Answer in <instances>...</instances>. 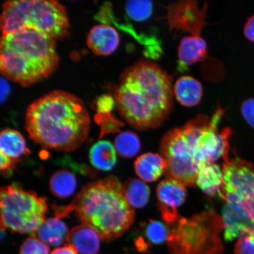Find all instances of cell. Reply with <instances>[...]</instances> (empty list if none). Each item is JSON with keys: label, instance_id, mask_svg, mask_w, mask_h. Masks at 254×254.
Returning <instances> with one entry per match:
<instances>
[{"label": "cell", "instance_id": "5bb4252c", "mask_svg": "<svg viewBox=\"0 0 254 254\" xmlns=\"http://www.w3.org/2000/svg\"><path fill=\"white\" fill-rule=\"evenodd\" d=\"M174 95L178 102L185 107H193L199 103L203 94L202 85L190 75L182 76L173 87Z\"/></svg>", "mask_w": 254, "mask_h": 254}, {"label": "cell", "instance_id": "4316f807", "mask_svg": "<svg viewBox=\"0 0 254 254\" xmlns=\"http://www.w3.org/2000/svg\"><path fill=\"white\" fill-rule=\"evenodd\" d=\"M126 11L129 17L136 21H143L150 17L152 11L151 1H129Z\"/></svg>", "mask_w": 254, "mask_h": 254}, {"label": "cell", "instance_id": "1f68e13d", "mask_svg": "<svg viewBox=\"0 0 254 254\" xmlns=\"http://www.w3.org/2000/svg\"><path fill=\"white\" fill-rule=\"evenodd\" d=\"M115 100L109 95H103L97 101L98 113L101 114H109L112 110Z\"/></svg>", "mask_w": 254, "mask_h": 254}, {"label": "cell", "instance_id": "603a6c76", "mask_svg": "<svg viewBox=\"0 0 254 254\" xmlns=\"http://www.w3.org/2000/svg\"><path fill=\"white\" fill-rule=\"evenodd\" d=\"M51 190L59 198H66L75 191L77 181L74 174L65 170H60L54 173L50 182Z\"/></svg>", "mask_w": 254, "mask_h": 254}, {"label": "cell", "instance_id": "4dcf8cb0", "mask_svg": "<svg viewBox=\"0 0 254 254\" xmlns=\"http://www.w3.org/2000/svg\"><path fill=\"white\" fill-rule=\"evenodd\" d=\"M241 111L247 123L254 129V98L244 101L241 104Z\"/></svg>", "mask_w": 254, "mask_h": 254}, {"label": "cell", "instance_id": "ffe728a7", "mask_svg": "<svg viewBox=\"0 0 254 254\" xmlns=\"http://www.w3.org/2000/svg\"><path fill=\"white\" fill-rule=\"evenodd\" d=\"M89 158L91 164L97 169L110 171L117 163L116 148L109 141H98L91 148Z\"/></svg>", "mask_w": 254, "mask_h": 254}, {"label": "cell", "instance_id": "4fadbf2b", "mask_svg": "<svg viewBox=\"0 0 254 254\" xmlns=\"http://www.w3.org/2000/svg\"><path fill=\"white\" fill-rule=\"evenodd\" d=\"M100 239L96 231L83 225L69 232L67 242L77 254H97L100 250Z\"/></svg>", "mask_w": 254, "mask_h": 254}, {"label": "cell", "instance_id": "9a60e30c", "mask_svg": "<svg viewBox=\"0 0 254 254\" xmlns=\"http://www.w3.org/2000/svg\"><path fill=\"white\" fill-rule=\"evenodd\" d=\"M166 162L161 155L146 153L136 159L135 171L137 176L144 182H154L165 173Z\"/></svg>", "mask_w": 254, "mask_h": 254}, {"label": "cell", "instance_id": "d6a6232c", "mask_svg": "<svg viewBox=\"0 0 254 254\" xmlns=\"http://www.w3.org/2000/svg\"><path fill=\"white\" fill-rule=\"evenodd\" d=\"M17 163L11 159L1 152V171L5 177H9L12 175V171L15 169Z\"/></svg>", "mask_w": 254, "mask_h": 254}, {"label": "cell", "instance_id": "e0dca14e", "mask_svg": "<svg viewBox=\"0 0 254 254\" xmlns=\"http://www.w3.org/2000/svg\"><path fill=\"white\" fill-rule=\"evenodd\" d=\"M178 56L184 65L202 62L207 56V45L200 36H189L181 40Z\"/></svg>", "mask_w": 254, "mask_h": 254}, {"label": "cell", "instance_id": "7402d4cb", "mask_svg": "<svg viewBox=\"0 0 254 254\" xmlns=\"http://www.w3.org/2000/svg\"><path fill=\"white\" fill-rule=\"evenodd\" d=\"M123 190L127 201L132 208L144 207L150 197V189L141 180H127L123 185Z\"/></svg>", "mask_w": 254, "mask_h": 254}, {"label": "cell", "instance_id": "f546056e", "mask_svg": "<svg viewBox=\"0 0 254 254\" xmlns=\"http://www.w3.org/2000/svg\"><path fill=\"white\" fill-rule=\"evenodd\" d=\"M98 123L102 126L101 137L108 133L119 131L120 127L123 126L122 122L113 118L109 114L107 116V119H98Z\"/></svg>", "mask_w": 254, "mask_h": 254}, {"label": "cell", "instance_id": "2e32d148", "mask_svg": "<svg viewBox=\"0 0 254 254\" xmlns=\"http://www.w3.org/2000/svg\"><path fill=\"white\" fill-rule=\"evenodd\" d=\"M223 178V171L218 165L214 163L206 164L199 171L196 179V186L209 197L212 198L218 194L222 198Z\"/></svg>", "mask_w": 254, "mask_h": 254}, {"label": "cell", "instance_id": "6da1fadb", "mask_svg": "<svg viewBox=\"0 0 254 254\" xmlns=\"http://www.w3.org/2000/svg\"><path fill=\"white\" fill-rule=\"evenodd\" d=\"M114 94L127 123L139 130L155 128L172 110V77L157 64L141 60L123 73Z\"/></svg>", "mask_w": 254, "mask_h": 254}, {"label": "cell", "instance_id": "d590c367", "mask_svg": "<svg viewBox=\"0 0 254 254\" xmlns=\"http://www.w3.org/2000/svg\"><path fill=\"white\" fill-rule=\"evenodd\" d=\"M9 91H10V88H9V84L7 83V81L1 78V100L2 103L5 100V98L7 97L9 93Z\"/></svg>", "mask_w": 254, "mask_h": 254}, {"label": "cell", "instance_id": "7c38bea8", "mask_svg": "<svg viewBox=\"0 0 254 254\" xmlns=\"http://www.w3.org/2000/svg\"><path fill=\"white\" fill-rule=\"evenodd\" d=\"M120 43L118 32L106 24L96 25L87 37V45L95 55L107 56L115 52Z\"/></svg>", "mask_w": 254, "mask_h": 254}, {"label": "cell", "instance_id": "e575fe53", "mask_svg": "<svg viewBox=\"0 0 254 254\" xmlns=\"http://www.w3.org/2000/svg\"><path fill=\"white\" fill-rule=\"evenodd\" d=\"M51 254H77L75 250L70 246L57 248L53 251Z\"/></svg>", "mask_w": 254, "mask_h": 254}, {"label": "cell", "instance_id": "cb8c5ba5", "mask_svg": "<svg viewBox=\"0 0 254 254\" xmlns=\"http://www.w3.org/2000/svg\"><path fill=\"white\" fill-rule=\"evenodd\" d=\"M222 198L234 212L254 227V212L252 201L241 197L236 193L222 190Z\"/></svg>", "mask_w": 254, "mask_h": 254}, {"label": "cell", "instance_id": "ac0fdd59", "mask_svg": "<svg viewBox=\"0 0 254 254\" xmlns=\"http://www.w3.org/2000/svg\"><path fill=\"white\" fill-rule=\"evenodd\" d=\"M1 152L17 163L30 153L23 136L16 130L5 129L0 134Z\"/></svg>", "mask_w": 254, "mask_h": 254}, {"label": "cell", "instance_id": "30bf717a", "mask_svg": "<svg viewBox=\"0 0 254 254\" xmlns=\"http://www.w3.org/2000/svg\"><path fill=\"white\" fill-rule=\"evenodd\" d=\"M222 190L236 193L244 199H254V165L240 158L225 162Z\"/></svg>", "mask_w": 254, "mask_h": 254}, {"label": "cell", "instance_id": "d4e9b609", "mask_svg": "<svg viewBox=\"0 0 254 254\" xmlns=\"http://www.w3.org/2000/svg\"><path fill=\"white\" fill-rule=\"evenodd\" d=\"M115 148L121 156L131 158L134 157L140 150V140L138 135L134 132H121L116 138Z\"/></svg>", "mask_w": 254, "mask_h": 254}, {"label": "cell", "instance_id": "484cf974", "mask_svg": "<svg viewBox=\"0 0 254 254\" xmlns=\"http://www.w3.org/2000/svg\"><path fill=\"white\" fill-rule=\"evenodd\" d=\"M170 229L163 222L151 220L146 223L144 236L151 245H160L167 241Z\"/></svg>", "mask_w": 254, "mask_h": 254}, {"label": "cell", "instance_id": "ba28073f", "mask_svg": "<svg viewBox=\"0 0 254 254\" xmlns=\"http://www.w3.org/2000/svg\"><path fill=\"white\" fill-rule=\"evenodd\" d=\"M1 229L36 234L46 220V199L17 184L1 189Z\"/></svg>", "mask_w": 254, "mask_h": 254}, {"label": "cell", "instance_id": "9c48e42d", "mask_svg": "<svg viewBox=\"0 0 254 254\" xmlns=\"http://www.w3.org/2000/svg\"><path fill=\"white\" fill-rule=\"evenodd\" d=\"M170 30H181L200 36L203 27L207 24L205 19L208 4L199 7L195 1H182L166 7Z\"/></svg>", "mask_w": 254, "mask_h": 254}, {"label": "cell", "instance_id": "8fae6325", "mask_svg": "<svg viewBox=\"0 0 254 254\" xmlns=\"http://www.w3.org/2000/svg\"><path fill=\"white\" fill-rule=\"evenodd\" d=\"M186 187L176 180L162 181L157 188V196L162 218L168 226H171L180 218L178 208L186 201Z\"/></svg>", "mask_w": 254, "mask_h": 254}, {"label": "cell", "instance_id": "277c9868", "mask_svg": "<svg viewBox=\"0 0 254 254\" xmlns=\"http://www.w3.org/2000/svg\"><path fill=\"white\" fill-rule=\"evenodd\" d=\"M60 58L56 40L33 28L3 34L0 44V69L5 78L28 86L56 71Z\"/></svg>", "mask_w": 254, "mask_h": 254}, {"label": "cell", "instance_id": "8d00e7d4", "mask_svg": "<svg viewBox=\"0 0 254 254\" xmlns=\"http://www.w3.org/2000/svg\"><path fill=\"white\" fill-rule=\"evenodd\" d=\"M252 205H253V211H254V199L252 201Z\"/></svg>", "mask_w": 254, "mask_h": 254}, {"label": "cell", "instance_id": "52a82bcc", "mask_svg": "<svg viewBox=\"0 0 254 254\" xmlns=\"http://www.w3.org/2000/svg\"><path fill=\"white\" fill-rule=\"evenodd\" d=\"M168 227L167 243L171 254H223V224L214 209L189 218L180 217Z\"/></svg>", "mask_w": 254, "mask_h": 254}, {"label": "cell", "instance_id": "5b68a950", "mask_svg": "<svg viewBox=\"0 0 254 254\" xmlns=\"http://www.w3.org/2000/svg\"><path fill=\"white\" fill-rule=\"evenodd\" d=\"M212 117L199 114L182 127L170 130L162 138L160 152L166 162L165 174L186 187L196 186L202 167L199 155V139Z\"/></svg>", "mask_w": 254, "mask_h": 254}, {"label": "cell", "instance_id": "f1b7e54d", "mask_svg": "<svg viewBox=\"0 0 254 254\" xmlns=\"http://www.w3.org/2000/svg\"><path fill=\"white\" fill-rule=\"evenodd\" d=\"M235 254H254V228L238 238Z\"/></svg>", "mask_w": 254, "mask_h": 254}, {"label": "cell", "instance_id": "83f0119b", "mask_svg": "<svg viewBox=\"0 0 254 254\" xmlns=\"http://www.w3.org/2000/svg\"><path fill=\"white\" fill-rule=\"evenodd\" d=\"M50 248L36 236L28 237L20 248L19 254H49Z\"/></svg>", "mask_w": 254, "mask_h": 254}, {"label": "cell", "instance_id": "44dd1931", "mask_svg": "<svg viewBox=\"0 0 254 254\" xmlns=\"http://www.w3.org/2000/svg\"><path fill=\"white\" fill-rule=\"evenodd\" d=\"M221 218L224 239L227 241L240 238L254 228L234 212L227 204L222 208Z\"/></svg>", "mask_w": 254, "mask_h": 254}, {"label": "cell", "instance_id": "d6986e66", "mask_svg": "<svg viewBox=\"0 0 254 254\" xmlns=\"http://www.w3.org/2000/svg\"><path fill=\"white\" fill-rule=\"evenodd\" d=\"M68 234V228L64 222L55 217L44 221L35 235L47 245L59 247L67 241Z\"/></svg>", "mask_w": 254, "mask_h": 254}, {"label": "cell", "instance_id": "836d02e7", "mask_svg": "<svg viewBox=\"0 0 254 254\" xmlns=\"http://www.w3.org/2000/svg\"><path fill=\"white\" fill-rule=\"evenodd\" d=\"M244 33L248 40L254 43V15L248 19L244 26Z\"/></svg>", "mask_w": 254, "mask_h": 254}, {"label": "cell", "instance_id": "3957f363", "mask_svg": "<svg viewBox=\"0 0 254 254\" xmlns=\"http://www.w3.org/2000/svg\"><path fill=\"white\" fill-rule=\"evenodd\" d=\"M75 211L85 225L110 241L122 236L134 222V211L126 198L123 186L114 177L89 183L71 204L56 206V217L62 218Z\"/></svg>", "mask_w": 254, "mask_h": 254}, {"label": "cell", "instance_id": "8992f818", "mask_svg": "<svg viewBox=\"0 0 254 254\" xmlns=\"http://www.w3.org/2000/svg\"><path fill=\"white\" fill-rule=\"evenodd\" d=\"M0 25L2 35L29 28L62 40L67 36L69 22L67 12L55 0H13L2 6Z\"/></svg>", "mask_w": 254, "mask_h": 254}, {"label": "cell", "instance_id": "7a4b0ae2", "mask_svg": "<svg viewBox=\"0 0 254 254\" xmlns=\"http://www.w3.org/2000/svg\"><path fill=\"white\" fill-rule=\"evenodd\" d=\"M90 117L80 98L55 91L32 103L25 127L30 138L43 147L60 151L76 150L90 132Z\"/></svg>", "mask_w": 254, "mask_h": 254}]
</instances>
